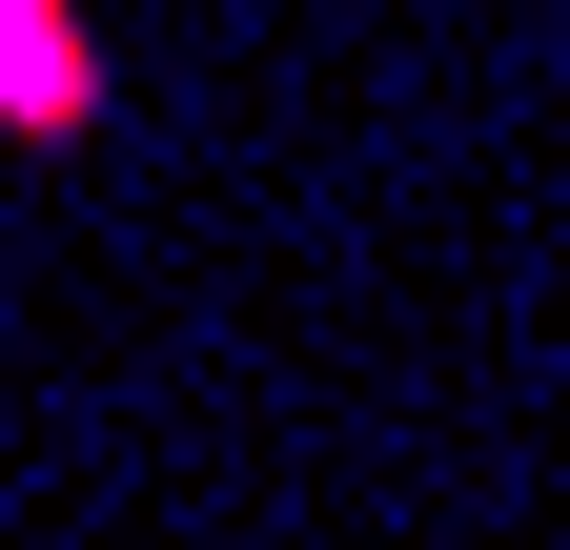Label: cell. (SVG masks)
Segmentation results:
<instances>
[{
	"label": "cell",
	"instance_id": "cell-1",
	"mask_svg": "<svg viewBox=\"0 0 570 550\" xmlns=\"http://www.w3.org/2000/svg\"><path fill=\"white\" fill-rule=\"evenodd\" d=\"M102 122H122V61H102V21H82V0H0V144H102Z\"/></svg>",
	"mask_w": 570,
	"mask_h": 550
}]
</instances>
